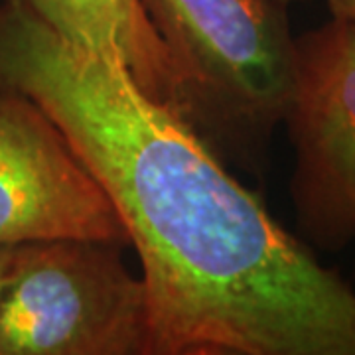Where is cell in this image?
I'll return each instance as SVG.
<instances>
[{"label": "cell", "mask_w": 355, "mask_h": 355, "mask_svg": "<svg viewBox=\"0 0 355 355\" xmlns=\"http://www.w3.org/2000/svg\"><path fill=\"white\" fill-rule=\"evenodd\" d=\"M0 85L38 105L109 193L142 265L150 355H355V291L123 67L0 2Z\"/></svg>", "instance_id": "obj_1"}, {"label": "cell", "mask_w": 355, "mask_h": 355, "mask_svg": "<svg viewBox=\"0 0 355 355\" xmlns=\"http://www.w3.org/2000/svg\"><path fill=\"white\" fill-rule=\"evenodd\" d=\"M191 91V127L243 166L282 123L294 38L279 0H140Z\"/></svg>", "instance_id": "obj_2"}, {"label": "cell", "mask_w": 355, "mask_h": 355, "mask_svg": "<svg viewBox=\"0 0 355 355\" xmlns=\"http://www.w3.org/2000/svg\"><path fill=\"white\" fill-rule=\"evenodd\" d=\"M125 245H16L0 296V355H150L148 294Z\"/></svg>", "instance_id": "obj_3"}, {"label": "cell", "mask_w": 355, "mask_h": 355, "mask_svg": "<svg viewBox=\"0 0 355 355\" xmlns=\"http://www.w3.org/2000/svg\"><path fill=\"white\" fill-rule=\"evenodd\" d=\"M282 121L294 148L298 229L318 249L342 251L355 239V24L331 16L294 38Z\"/></svg>", "instance_id": "obj_4"}, {"label": "cell", "mask_w": 355, "mask_h": 355, "mask_svg": "<svg viewBox=\"0 0 355 355\" xmlns=\"http://www.w3.org/2000/svg\"><path fill=\"white\" fill-rule=\"evenodd\" d=\"M55 239L130 245L62 128L24 93L0 85V247Z\"/></svg>", "instance_id": "obj_5"}, {"label": "cell", "mask_w": 355, "mask_h": 355, "mask_svg": "<svg viewBox=\"0 0 355 355\" xmlns=\"http://www.w3.org/2000/svg\"><path fill=\"white\" fill-rule=\"evenodd\" d=\"M53 32L123 67L148 97L191 123L190 79L140 0H14Z\"/></svg>", "instance_id": "obj_6"}, {"label": "cell", "mask_w": 355, "mask_h": 355, "mask_svg": "<svg viewBox=\"0 0 355 355\" xmlns=\"http://www.w3.org/2000/svg\"><path fill=\"white\" fill-rule=\"evenodd\" d=\"M334 18H342L355 24V0H326Z\"/></svg>", "instance_id": "obj_7"}, {"label": "cell", "mask_w": 355, "mask_h": 355, "mask_svg": "<svg viewBox=\"0 0 355 355\" xmlns=\"http://www.w3.org/2000/svg\"><path fill=\"white\" fill-rule=\"evenodd\" d=\"M14 247H0V296H2V291H4V282H6V275H8V266H10Z\"/></svg>", "instance_id": "obj_8"}, {"label": "cell", "mask_w": 355, "mask_h": 355, "mask_svg": "<svg viewBox=\"0 0 355 355\" xmlns=\"http://www.w3.org/2000/svg\"><path fill=\"white\" fill-rule=\"evenodd\" d=\"M280 4H284V6H288L291 2H298V0H279Z\"/></svg>", "instance_id": "obj_9"}]
</instances>
